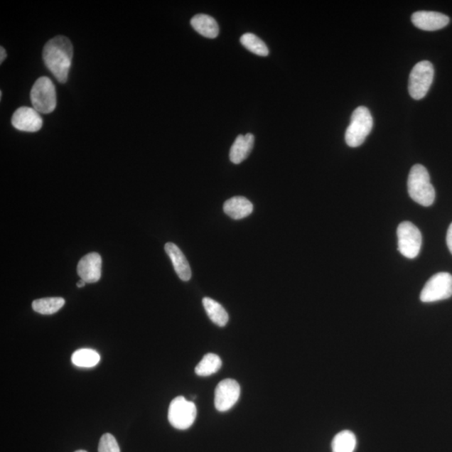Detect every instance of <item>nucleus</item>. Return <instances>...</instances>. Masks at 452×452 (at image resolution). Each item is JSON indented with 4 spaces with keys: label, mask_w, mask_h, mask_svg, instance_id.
<instances>
[{
    "label": "nucleus",
    "mask_w": 452,
    "mask_h": 452,
    "mask_svg": "<svg viewBox=\"0 0 452 452\" xmlns=\"http://www.w3.org/2000/svg\"><path fill=\"white\" fill-rule=\"evenodd\" d=\"M72 58L73 46L68 37L55 36L44 46L45 65L60 83L68 82Z\"/></svg>",
    "instance_id": "nucleus-1"
},
{
    "label": "nucleus",
    "mask_w": 452,
    "mask_h": 452,
    "mask_svg": "<svg viewBox=\"0 0 452 452\" xmlns=\"http://www.w3.org/2000/svg\"><path fill=\"white\" fill-rule=\"evenodd\" d=\"M408 192L414 201L422 206H431L436 199L430 174L421 164L414 166L408 178Z\"/></svg>",
    "instance_id": "nucleus-2"
},
{
    "label": "nucleus",
    "mask_w": 452,
    "mask_h": 452,
    "mask_svg": "<svg viewBox=\"0 0 452 452\" xmlns=\"http://www.w3.org/2000/svg\"><path fill=\"white\" fill-rule=\"evenodd\" d=\"M374 121L368 108L359 107L353 112L345 133L346 144L351 148L360 147L373 129Z\"/></svg>",
    "instance_id": "nucleus-3"
},
{
    "label": "nucleus",
    "mask_w": 452,
    "mask_h": 452,
    "mask_svg": "<svg viewBox=\"0 0 452 452\" xmlns=\"http://www.w3.org/2000/svg\"><path fill=\"white\" fill-rule=\"evenodd\" d=\"M31 100L33 107L37 112L48 114L55 109L58 97L55 85L49 77H41L37 79L31 89Z\"/></svg>",
    "instance_id": "nucleus-4"
},
{
    "label": "nucleus",
    "mask_w": 452,
    "mask_h": 452,
    "mask_svg": "<svg viewBox=\"0 0 452 452\" xmlns=\"http://www.w3.org/2000/svg\"><path fill=\"white\" fill-rule=\"evenodd\" d=\"M435 70L430 61L423 60L413 68L409 79V92L414 100H421L429 92Z\"/></svg>",
    "instance_id": "nucleus-5"
},
{
    "label": "nucleus",
    "mask_w": 452,
    "mask_h": 452,
    "mask_svg": "<svg viewBox=\"0 0 452 452\" xmlns=\"http://www.w3.org/2000/svg\"><path fill=\"white\" fill-rule=\"evenodd\" d=\"M197 416V408L193 402L183 397L173 399L169 404L168 421L176 429L187 430L194 424Z\"/></svg>",
    "instance_id": "nucleus-6"
},
{
    "label": "nucleus",
    "mask_w": 452,
    "mask_h": 452,
    "mask_svg": "<svg viewBox=\"0 0 452 452\" xmlns=\"http://www.w3.org/2000/svg\"><path fill=\"white\" fill-rule=\"evenodd\" d=\"M398 249L404 257L416 258L421 252L422 235L416 225L408 221L400 224L397 229Z\"/></svg>",
    "instance_id": "nucleus-7"
},
{
    "label": "nucleus",
    "mask_w": 452,
    "mask_h": 452,
    "mask_svg": "<svg viewBox=\"0 0 452 452\" xmlns=\"http://www.w3.org/2000/svg\"><path fill=\"white\" fill-rule=\"evenodd\" d=\"M452 296V276L447 272H439L431 277L421 294L423 303L448 299Z\"/></svg>",
    "instance_id": "nucleus-8"
},
{
    "label": "nucleus",
    "mask_w": 452,
    "mask_h": 452,
    "mask_svg": "<svg viewBox=\"0 0 452 452\" xmlns=\"http://www.w3.org/2000/svg\"><path fill=\"white\" fill-rule=\"evenodd\" d=\"M241 395V387L237 380L226 379L219 383L215 392V407L217 411L225 412L232 409Z\"/></svg>",
    "instance_id": "nucleus-9"
},
{
    "label": "nucleus",
    "mask_w": 452,
    "mask_h": 452,
    "mask_svg": "<svg viewBox=\"0 0 452 452\" xmlns=\"http://www.w3.org/2000/svg\"><path fill=\"white\" fill-rule=\"evenodd\" d=\"M12 125L18 130L35 133L43 126V120L34 107H22L14 113Z\"/></svg>",
    "instance_id": "nucleus-10"
},
{
    "label": "nucleus",
    "mask_w": 452,
    "mask_h": 452,
    "mask_svg": "<svg viewBox=\"0 0 452 452\" xmlns=\"http://www.w3.org/2000/svg\"><path fill=\"white\" fill-rule=\"evenodd\" d=\"M411 21L418 29L435 31L448 26L450 18L439 12L417 11L413 14Z\"/></svg>",
    "instance_id": "nucleus-11"
},
{
    "label": "nucleus",
    "mask_w": 452,
    "mask_h": 452,
    "mask_svg": "<svg viewBox=\"0 0 452 452\" xmlns=\"http://www.w3.org/2000/svg\"><path fill=\"white\" fill-rule=\"evenodd\" d=\"M102 257L98 253L87 254L78 263V276L87 284H95L102 276Z\"/></svg>",
    "instance_id": "nucleus-12"
},
{
    "label": "nucleus",
    "mask_w": 452,
    "mask_h": 452,
    "mask_svg": "<svg viewBox=\"0 0 452 452\" xmlns=\"http://www.w3.org/2000/svg\"><path fill=\"white\" fill-rule=\"evenodd\" d=\"M166 252L173 262L174 270L177 275L183 281H190L192 272L186 257L181 249L176 244L168 242L166 244Z\"/></svg>",
    "instance_id": "nucleus-13"
},
{
    "label": "nucleus",
    "mask_w": 452,
    "mask_h": 452,
    "mask_svg": "<svg viewBox=\"0 0 452 452\" xmlns=\"http://www.w3.org/2000/svg\"><path fill=\"white\" fill-rule=\"evenodd\" d=\"M224 212L229 217L234 220H242L252 214L253 205L247 198L237 196L230 198L225 202Z\"/></svg>",
    "instance_id": "nucleus-14"
},
{
    "label": "nucleus",
    "mask_w": 452,
    "mask_h": 452,
    "mask_svg": "<svg viewBox=\"0 0 452 452\" xmlns=\"http://www.w3.org/2000/svg\"><path fill=\"white\" fill-rule=\"evenodd\" d=\"M254 135L247 134L239 135L230 148V159L235 164H239L246 160L254 147Z\"/></svg>",
    "instance_id": "nucleus-15"
},
{
    "label": "nucleus",
    "mask_w": 452,
    "mask_h": 452,
    "mask_svg": "<svg viewBox=\"0 0 452 452\" xmlns=\"http://www.w3.org/2000/svg\"><path fill=\"white\" fill-rule=\"evenodd\" d=\"M191 26L194 29L209 39H215L220 33V28L217 21L213 17L200 14L191 18Z\"/></svg>",
    "instance_id": "nucleus-16"
},
{
    "label": "nucleus",
    "mask_w": 452,
    "mask_h": 452,
    "mask_svg": "<svg viewBox=\"0 0 452 452\" xmlns=\"http://www.w3.org/2000/svg\"><path fill=\"white\" fill-rule=\"evenodd\" d=\"M203 306L207 315L215 324L219 327H225L229 321V315L223 306L218 301L210 298L203 299Z\"/></svg>",
    "instance_id": "nucleus-17"
},
{
    "label": "nucleus",
    "mask_w": 452,
    "mask_h": 452,
    "mask_svg": "<svg viewBox=\"0 0 452 452\" xmlns=\"http://www.w3.org/2000/svg\"><path fill=\"white\" fill-rule=\"evenodd\" d=\"M356 436L350 431H343L334 436L332 441L333 452H354L356 448Z\"/></svg>",
    "instance_id": "nucleus-18"
},
{
    "label": "nucleus",
    "mask_w": 452,
    "mask_h": 452,
    "mask_svg": "<svg viewBox=\"0 0 452 452\" xmlns=\"http://www.w3.org/2000/svg\"><path fill=\"white\" fill-rule=\"evenodd\" d=\"M72 364L81 368H92L100 362V355L90 348H82L75 351L72 356Z\"/></svg>",
    "instance_id": "nucleus-19"
},
{
    "label": "nucleus",
    "mask_w": 452,
    "mask_h": 452,
    "mask_svg": "<svg viewBox=\"0 0 452 452\" xmlns=\"http://www.w3.org/2000/svg\"><path fill=\"white\" fill-rule=\"evenodd\" d=\"M65 303V299L63 298H41L33 301L32 308L38 313L51 315L58 313Z\"/></svg>",
    "instance_id": "nucleus-20"
},
{
    "label": "nucleus",
    "mask_w": 452,
    "mask_h": 452,
    "mask_svg": "<svg viewBox=\"0 0 452 452\" xmlns=\"http://www.w3.org/2000/svg\"><path fill=\"white\" fill-rule=\"evenodd\" d=\"M221 365L222 361L217 355L207 354L195 367V374L202 377L210 376L218 372Z\"/></svg>",
    "instance_id": "nucleus-21"
},
{
    "label": "nucleus",
    "mask_w": 452,
    "mask_h": 452,
    "mask_svg": "<svg viewBox=\"0 0 452 452\" xmlns=\"http://www.w3.org/2000/svg\"><path fill=\"white\" fill-rule=\"evenodd\" d=\"M241 43L251 53L260 56H267L269 55V49L265 42L252 33H246L241 37Z\"/></svg>",
    "instance_id": "nucleus-22"
},
{
    "label": "nucleus",
    "mask_w": 452,
    "mask_h": 452,
    "mask_svg": "<svg viewBox=\"0 0 452 452\" xmlns=\"http://www.w3.org/2000/svg\"><path fill=\"white\" fill-rule=\"evenodd\" d=\"M98 452H120L116 438L109 433L103 435L99 441Z\"/></svg>",
    "instance_id": "nucleus-23"
},
{
    "label": "nucleus",
    "mask_w": 452,
    "mask_h": 452,
    "mask_svg": "<svg viewBox=\"0 0 452 452\" xmlns=\"http://www.w3.org/2000/svg\"><path fill=\"white\" fill-rule=\"evenodd\" d=\"M446 243L447 247H448V249L452 254V223L449 226L448 230H447Z\"/></svg>",
    "instance_id": "nucleus-24"
},
{
    "label": "nucleus",
    "mask_w": 452,
    "mask_h": 452,
    "mask_svg": "<svg viewBox=\"0 0 452 452\" xmlns=\"http://www.w3.org/2000/svg\"><path fill=\"white\" fill-rule=\"evenodd\" d=\"M6 50L3 46L0 47V63H3V61L6 59Z\"/></svg>",
    "instance_id": "nucleus-25"
},
{
    "label": "nucleus",
    "mask_w": 452,
    "mask_h": 452,
    "mask_svg": "<svg viewBox=\"0 0 452 452\" xmlns=\"http://www.w3.org/2000/svg\"><path fill=\"white\" fill-rule=\"evenodd\" d=\"M87 282L84 281L83 280L81 279V281H80L78 282V284H77V287H79V289H82V287L85 286V285H86Z\"/></svg>",
    "instance_id": "nucleus-26"
},
{
    "label": "nucleus",
    "mask_w": 452,
    "mask_h": 452,
    "mask_svg": "<svg viewBox=\"0 0 452 452\" xmlns=\"http://www.w3.org/2000/svg\"><path fill=\"white\" fill-rule=\"evenodd\" d=\"M75 452H87V451H83V450H79V451H75Z\"/></svg>",
    "instance_id": "nucleus-27"
}]
</instances>
